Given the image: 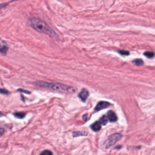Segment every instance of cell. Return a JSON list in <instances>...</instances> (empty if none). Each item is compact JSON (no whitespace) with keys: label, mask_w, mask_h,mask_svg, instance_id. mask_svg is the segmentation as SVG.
Listing matches in <instances>:
<instances>
[{"label":"cell","mask_w":155,"mask_h":155,"mask_svg":"<svg viewBox=\"0 0 155 155\" xmlns=\"http://www.w3.org/2000/svg\"><path fill=\"white\" fill-rule=\"evenodd\" d=\"M18 90L19 91H22L23 93H27V94H30V91H27V90H23V89H18Z\"/></svg>","instance_id":"obj_17"},{"label":"cell","mask_w":155,"mask_h":155,"mask_svg":"<svg viewBox=\"0 0 155 155\" xmlns=\"http://www.w3.org/2000/svg\"><path fill=\"white\" fill-rule=\"evenodd\" d=\"M35 86L40 88L59 91L64 93H74L76 89L74 87L58 82H47L44 81H37L34 83Z\"/></svg>","instance_id":"obj_2"},{"label":"cell","mask_w":155,"mask_h":155,"mask_svg":"<svg viewBox=\"0 0 155 155\" xmlns=\"http://www.w3.org/2000/svg\"><path fill=\"white\" fill-rule=\"evenodd\" d=\"M28 22L30 26L38 32L46 34L54 40H59V36H58L56 33L46 22L41 19L32 17L28 19Z\"/></svg>","instance_id":"obj_1"},{"label":"cell","mask_w":155,"mask_h":155,"mask_svg":"<svg viewBox=\"0 0 155 155\" xmlns=\"http://www.w3.org/2000/svg\"><path fill=\"white\" fill-rule=\"evenodd\" d=\"M40 155H53V153L50 150H46L42 152Z\"/></svg>","instance_id":"obj_14"},{"label":"cell","mask_w":155,"mask_h":155,"mask_svg":"<svg viewBox=\"0 0 155 155\" xmlns=\"http://www.w3.org/2000/svg\"><path fill=\"white\" fill-rule=\"evenodd\" d=\"M87 115H84V116H83V119H84V120H85V121L87 120Z\"/></svg>","instance_id":"obj_20"},{"label":"cell","mask_w":155,"mask_h":155,"mask_svg":"<svg viewBox=\"0 0 155 155\" xmlns=\"http://www.w3.org/2000/svg\"><path fill=\"white\" fill-rule=\"evenodd\" d=\"M107 117L108 119L109 120V121H110V122H116V121L118 120L117 116H116V113L112 110H110L109 111Z\"/></svg>","instance_id":"obj_7"},{"label":"cell","mask_w":155,"mask_h":155,"mask_svg":"<svg viewBox=\"0 0 155 155\" xmlns=\"http://www.w3.org/2000/svg\"><path fill=\"white\" fill-rule=\"evenodd\" d=\"M133 63L136 66H142L144 64V62L142 60L140 59H136L133 61Z\"/></svg>","instance_id":"obj_12"},{"label":"cell","mask_w":155,"mask_h":155,"mask_svg":"<svg viewBox=\"0 0 155 155\" xmlns=\"http://www.w3.org/2000/svg\"><path fill=\"white\" fill-rule=\"evenodd\" d=\"M9 50V47L6 42L0 38V53L3 55H6Z\"/></svg>","instance_id":"obj_4"},{"label":"cell","mask_w":155,"mask_h":155,"mask_svg":"<svg viewBox=\"0 0 155 155\" xmlns=\"http://www.w3.org/2000/svg\"><path fill=\"white\" fill-rule=\"evenodd\" d=\"M7 4H1V5H0V12H1V9L3 7H6Z\"/></svg>","instance_id":"obj_19"},{"label":"cell","mask_w":155,"mask_h":155,"mask_svg":"<svg viewBox=\"0 0 155 155\" xmlns=\"http://www.w3.org/2000/svg\"><path fill=\"white\" fill-rule=\"evenodd\" d=\"M144 55L148 58H152L154 56V53L152 52H145Z\"/></svg>","instance_id":"obj_13"},{"label":"cell","mask_w":155,"mask_h":155,"mask_svg":"<svg viewBox=\"0 0 155 155\" xmlns=\"http://www.w3.org/2000/svg\"><path fill=\"white\" fill-rule=\"evenodd\" d=\"M121 138H122V134H121L120 133H115L110 135L104 144V147L105 148H109L110 147L113 146L114 144L121 139Z\"/></svg>","instance_id":"obj_3"},{"label":"cell","mask_w":155,"mask_h":155,"mask_svg":"<svg viewBox=\"0 0 155 155\" xmlns=\"http://www.w3.org/2000/svg\"><path fill=\"white\" fill-rule=\"evenodd\" d=\"M89 95V91L84 89H82L80 93L78 94V96L79 97V98L82 101H85L87 98H88V96Z\"/></svg>","instance_id":"obj_6"},{"label":"cell","mask_w":155,"mask_h":155,"mask_svg":"<svg viewBox=\"0 0 155 155\" xmlns=\"http://www.w3.org/2000/svg\"><path fill=\"white\" fill-rule=\"evenodd\" d=\"M4 116V114L3 112H1V111H0V117H1V116Z\"/></svg>","instance_id":"obj_21"},{"label":"cell","mask_w":155,"mask_h":155,"mask_svg":"<svg viewBox=\"0 0 155 155\" xmlns=\"http://www.w3.org/2000/svg\"><path fill=\"white\" fill-rule=\"evenodd\" d=\"M5 132V130L3 128H0V138H1L2 136L4 134Z\"/></svg>","instance_id":"obj_18"},{"label":"cell","mask_w":155,"mask_h":155,"mask_svg":"<svg viewBox=\"0 0 155 155\" xmlns=\"http://www.w3.org/2000/svg\"><path fill=\"white\" fill-rule=\"evenodd\" d=\"M110 105V104L109 103H108V102H107V101H101L96 106L95 110L96 111H98L101 110L103 109L108 108Z\"/></svg>","instance_id":"obj_5"},{"label":"cell","mask_w":155,"mask_h":155,"mask_svg":"<svg viewBox=\"0 0 155 155\" xmlns=\"http://www.w3.org/2000/svg\"><path fill=\"white\" fill-rule=\"evenodd\" d=\"M72 135L74 137L83 136H87V133L84 132H73Z\"/></svg>","instance_id":"obj_9"},{"label":"cell","mask_w":155,"mask_h":155,"mask_svg":"<svg viewBox=\"0 0 155 155\" xmlns=\"http://www.w3.org/2000/svg\"><path fill=\"white\" fill-rule=\"evenodd\" d=\"M13 115L17 118L23 119L25 117L26 115V113H24V112H15L13 114Z\"/></svg>","instance_id":"obj_10"},{"label":"cell","mask_w":155,"mask_h":155,"mask_svg":"<svg viewBox=\"0 0 155 155\" xmlns=\"http://www.w3.org/2000/svg\"><path fill=\"white\" fill-rule=\"evenodd\" d=\"M99 122L101 125H106L107 123H108V118L106 116L104 115L100 119V120L99 121Z\"/></svg>","instance_id":"obj_11"},{"label":"cell","mask_w":155,"mask_h":155,"mask_svg":"<svg viewBox=\"0 0 155 155\" xmlns=\"http://www.w3.org/2000/svg\"><path fill=\"white\" fill-rule=\"evenodd\" d=\"M0 93L4 95H9V91L5 89H0Z\"/></svg>","instance_id":"obj_15"},{"label":"cell","mask_w":155,"mask_h":155,"mask_svg":"<svg viewBox=\"0 0 155 155\" xmlns=\"http://www.w3.org/2000/svg\"><path fill=\"white\" fill-rule=\"evenodd\" d=\"M91 129L95 132H98L101 129V124L99 123V121H96L91 125Z\"/></svg>","instance_id":"obj_8"},{"label":"cell","mask_w":155,"mask_h":155,"mask_svg":"<svg viewBox=\"0 0 155 155\" xmlns=\"http://www.w3.org/2000/svg\"><path fill=\"white\" fill-rule=\"evenodd\" d=\"M119 53L121 55H129V52L127 50H119Z\"/></svg>","instance_id":"obj_16"}]
</instances>
